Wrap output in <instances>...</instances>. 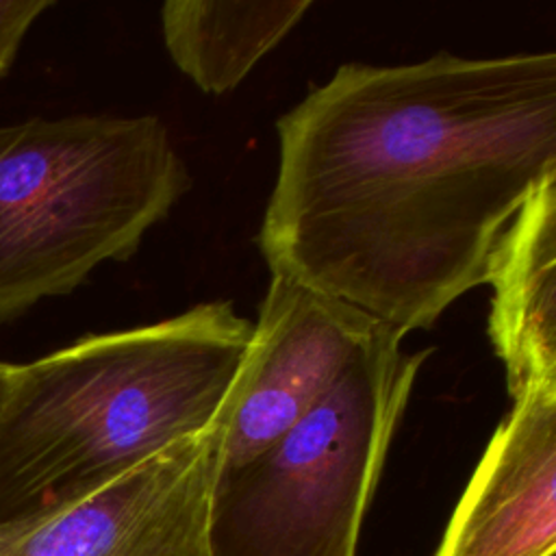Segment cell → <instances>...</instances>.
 Returning <instances> with one entry per match:
<instances>
[{"label":"cell","instance_id":"obj_1","mask_svg":"<svg viewBox=\"0 0 556 556\" xmlns=\"http://www.w3.org/2000/svg\"><path fill=\"white\" fill-rule=\"evenodd\" d=\"M276 130L269 271L424 330L486 285L510 222L556 176V52L345 63Z\"/></svg>","mask_w":556,"mask_h":556},{"label":"cell","instance_id":"obj_2","mask_svg":"<svg viewBox=\"0 0 556 556\" xmlns=\"http://www.w3.org/2000/svg\"><path fill=\"white\" fill-rule=\"evenodd\" d=\"M254 324L230 302L83 337L11 365L0 404V521L91 495L232 404Z\"/></svg>","mask_w":556,"mask_h":556},{"label":"cell","instance_id":"obj_3","mask_svg":"<svg viewBox=\"0 0 556 556\" xmlns=\"http://www.w3.org/2000/svg\"><path fill=\"white\" fill-rule=\"evenodd\" d=\"M189 185L154 115L0 126V324L128 261Z\"/></svg>","mask_w":556,"mask_h":556},{"label":"cell","instance_id":"obj_4","mask_svg":"<svg viewBox=\"0 0 556 556\" xmlns=\"http://www.w3.org/2000/svg\"><path fill=\"white\" fill-rule=\"evenodd\" d=\"M382 328L330 391L261 454L219 469L213 556H356L361 526L430 350Z\"/></svg>","mask_w":556,"mask_h":556},{"label":"cell","instance_id":"obj_5","mask_svg":"<svg viewBox=\"0 0 556 556\" xmlns=\"http://www.w3.org/2000/svg\"><path fill=\"white\" fill-rule=\"evenodd\" d=\"M232 404L91 495L0 521V556H213V493Z\"/></svg>","mask_w":556,"mask_h":556},{"label":"cell","instance_id":"obj_6","mask_svg":"<svg viewBox=\"0 0 556 556\" xmlns=\"http://www.w3.org/2000/svg\"><path fill=\"white\" fill-rule=\"evenodd\" d=\"M382 328L334 298L271 274L226 421L222 471L245 465L298 424Z\"/></svg>","mask_w":556,"mask_h":556},{"label":"cell","instance_id":"obj_7","mask_svg":"<svg viewBox=\"0 0 556 556\" xmlns=\"http://www.w3.org/2000/svg\"><path fill=\"white\" fill-rule=\"evenodd\" d=\"M556 389L528 387L489 439L434 556H554Z\"/></svg>","mask_w":556,"mask_h":556},{"label":"cell","instance_id":"obj_8","mask_svg":"<svg viewBox=\"0 0 556 556\" xmlns=\"http://www.w3.org/2000/svg\"><path fill=\"white\" fill-rule=\"evenodd\" d=\"M489 339L506 369L508 395L556 389V176L515 215L497 243Z\"/></svg>","mask_w":556,"mask_h":556},{"label":"cell","instance_id":"obj_9","mask_svg":"<svg viewBox=\"0 0 556 556\" xmlns=\"http://www.w3.org/2000/svg\"><path fill=\"white\" fill-rule=\"evenodd\" d=\"M311 9L308 0H169L161 30L176 67L211 96L232 91Z\"/></svg>","mask_w":556,"mask_h":556},{"label":"cell","instance_id":"obj_10","mask_svg":"<svg viewBox=\"0 0 556 556\" xmlns=\"http://www.w3.org/2000/svg\"><path fill=\"white\" fill-rule=\"evenodd\" d=\"M50 7V0H0V78L9 74L35 20Z\"/></svg>","mask_w":556,"mask_h":556},{"label":"cell","instance_id":"obj_11","mask_svg":"<svg viewBox=\"0 0 556 556\" xmlns=\"http://www.w3.org/2000/svg\"><path fill=\"white\" fill-rule=\"evenodd\" d=\"M9 376H11V365L0 363V404H2V397H4V391H7V384H9Z\"/></svg>","mask_w":556,"mask_h":556}]
</instances>
